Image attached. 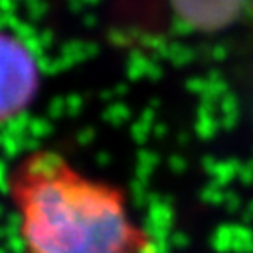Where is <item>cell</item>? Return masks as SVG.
<instances>
[{"label": "cell", "mask_w": 253, "mask_h": 253, "mask_svg": "<svg viewBox=\"0 0 253 253\" xmlns=\"http://www.w3.org/2000/svg\"><path fill=\"white\" fill-rule=\"evenodd\" d=\"M9 195L27 253L156 252L150 235L129 216L122 191L84 176L53 150L19 162Z\"/></svg>", "instance_id": "obj_1"}, {"label": "cell", "mask_w": 253, "mask_h": 253, "mask_svg": "<svg viewBox=\"0 0 253 253\" xmlns=\"http://www.w3.org/2000/svg\"><path fill=\"white\" fill-rule=\"evenodd\" d=\"M40 88V68L21 40L0 32V124L25 113Z\"/></svg>", "instance_id": "obj_2"}, {"label": "cell", "mask_w": 253, "mask_h": 253, "mask_svg": "<svg viewBox=\"0 0 253 253\" xmlns=\"http://www.w3.org/2000/svg\"><path fill=\"white\" fill-rule=\"evenodd\" d=\"M244 0H180V9L188 21L203 28L229 25L240 13Z\"/></svg>", "instance_id": "obj_3"}]
</instances>
